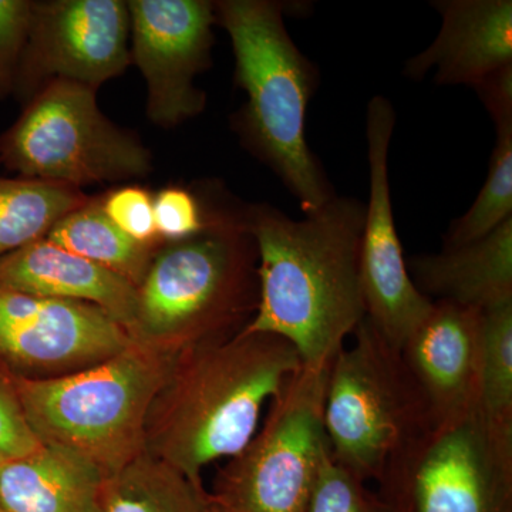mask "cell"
Here are the masks:
<instances>
[{
    "instance_id": "30bf717a",
    "label": "cell",
    "mask_w": 512,
    "mask_h": 512,
    "mask_svg": "<svg viewBox=\"0 0 512 512\" xmlns=\"http://www.w3.org/2000/svg\"><path fill=\"white\" fill-rule=\"evenodd\" d=\"M130 13L123 0L33 3L32 26L13 96L25 106L46 84L99 89L131 64Z\"/></svg>"
},
{
    "instance_id": "8fae6325",
    "label": "cell",
    "mask_w": 512,
    "mask_h": 512,
    "mask_svg": "<svg viewBox=\"0 0 512 512\" xmlns=\"http://www.w3.org/2000/svg\"><path fill=\"white\" fill-rule=\"evenodd\" d=\"M396 113L384 96L367 107L366 137L370 191L360 244V281L366 319L394 348L402 349L434 302L414 285L394 222L389 150Z\"/></svg>"
},
{
    "instance_id": "4fadbf2b",
    "label": "cell",
    "mask_w": 512,
    "mask_h": 512,
    "mask_svg": "<svg viewBox=\"0 0 512 512\" xmlns=\"http://www.w3.org/2000/svg\"><path fill=\"white\" fill-rule=\"evenodd\" d=\"M131 63L147 83V116L171 128L200 114L207 96L194 84L211 64L214 2L130 0Z\"/></svg>"
},
{
    "instance_id": "9a60e30c",
    "label": "cell",
    "mask_w": 512,
    "mask_h": 512,
    "mask_svg": "<svg viewBox=\"0 0 512 512\" xmlns=\"http://www.w3.org/2000/svg\"><path fill=\"white\" fill-rule=\"evenodd\" d=\"M439 35L404 64L420 80L434 70L439 86H477L488 74L512 64L511 0H436Z\"/></svg>"
},
{
    "instance_id": "cb8c5ba5",
    "label": "cell",
    "mask_w": 512,
    "mask_h": 512,
    "mask_svg": "<svg viewBox=\"0 0 512 512\" xmlns=\"http://www.w3.org/2000/svg\"><path fill=\"white\" fill-rule=\"evenodd\" d=\"M305 512H397L380 493L370 490L365 481L325 458Z\"/></svg>"
},
{
    "instance_id": "d6986e66",
    "label": "cell",
    "mask_w": 512,
    "mask_h": 512,
    "mask_svg": "<svg viewBox=\"0 0 512 512\" xmlns=\"http://www.w3.org/2000/svg\"><path fill=\"white\" fill-rule=\"evenodd\" d=\"M47 241L109 269L134 286L141 284L158 247L138 244L104 214L101 198H89L64 215L46 235Z\"/></svg>"
},
{
    "instance_id": "7a4b0ae2",
    "label": "cell",
    "mask_w": 512,
    "mask_h": 512,
    "mask_svg": "<svg viewBox=\"0 0 512 512\" xmlns=\"http://www.w3.org/2000/svg\"><path fill=\"white\" fill-rule=\"evenodd\" d=\"M301 367L291 343L268 333L183 350L148 412L147 453L204 488V468L247 447L265 404Z\"/></svg>"
},
{
    "instance_id": "4316f807",
    "label": "cell",
    "mask_w": 512,
    "mask_h": 512,
    "mask_svg": "<svg viewBox=\"0 0 512 512\" xmlns=\"http://www.w3.org/2000/svg\"><path fill=\"white\" fill-rule=\"evenodd\" d=\"M33 0H0V100L15 92L32 26Z\"/></svg>"
},
{
    "instance_id": "f546056e",
    "label": "cell",
    "mask_w": 512,
    "mask_h": 512,
    "mask_svg": "<svg viewBox=\"0 0 512 512\" xmlns=\"http://www.w3.org/2000/svg\"><path fill=\"white\" fill-rule=\"evenodd\" d=\"M207 512H220V511H218L217 508L212 507V505L210 504V507H208Z\"/></svg>"
},
{
    "instance_id": "277c9868",
    "label": "cell",
    "mask_w": 512,
    "mask_h": 512,
    "mask_svg": "<svg viewBox=\"0 0 512 512\" xmlns=\"http://www.w3.org/2000/svg\"><path fill=\"white\" fill-rule=\"evenodd\" d=\"M258 255L244 210H212L201 234L164 242L137 288L131 339L180 353L241 332L258 303Z\"/></svg>"
},
{
    "instance_id": "5b68a950",
    "label": "cell",
    "mask_w": 512,
    "mask_h": 512,
    "mask_svg": "<svg viewBox=\"0 0 512 512\" xmlns=\"http://www.w3.org/2000/svg\"><path fill=\"white\" fill-rule=\"evenodd\" d=\"M177 356L133 340L119 355L74 375L12 377L40 443L66 448L110 477L146 451L148 412Z\"/></svg>"
},
{
    "instance_id": "603a6c76",
    "label": "cell",
    "mask_w": 512,
    "mask_h": 512,
    "mask_svg": "<svg viewBox=\"0 0 512 512\" xmlns=\"http://www.w3.org/2000/svg\"><path fill=\"white\" fill-rule=\"evenodd\" d=\"M495 131L497 141L483 188L466 214L451 222L444 248L483 238L512 218V126Z\"/></svg>"
},
{
    "instance_id": "8992f818",
    "label": "cell",
    "mask_w": 512,
    "mask_h": 512,
    "mask_svg": "<svg viewBox=\"0 0 512 512\" xmlns=\"http://www.w3.org/2000/svg\"><path fill=\"white\" fill-rule=\"evenodd\" d=\"M353 335V345L343 346L330 366L326 439L336 464L367 484H379L392 458L433 420L400 349L366 318Z\"/></svg>"
},
{
    "instance_id": "44dd1931",
    "label": "cell",
    "mask_w": 512,
    "mask_h": 512,
    "mask_svg": "<svg viewBox=\"0 0 512 512\" xmlns=\"http://www.w3.org/2000/svg\"><path fill=\"white\" fill-rule=\"evenodd\" d=\"M87 200L69 185L0 177V258L46 238L57 221Z\"/></svg>"
},
{
    "instance_id": "484cf974",
    "label": "cell",
    "mask_w": 512,
    "mask_h": 512,
    "mask_svg": "<svg viewBox=\"0 0 512 512\" xmlns=\"http://www.w3.org/2000/svg\"><path fill=\"white\" fill-rule=\"evenodd\" d=\"M100 198L104 214L128 237L148 247L164 244L157 235L154 197L150 192L138 185H127Z\"/></svg>"
},
{
    "instance_id": "5bb4252c",
    "label": "cell",
    "mask_w": 512,
    "mask_h": 512,
    "mask_svg": "<svg viewBox=\"0 0 512 512\" xmlns=\"http://www.w3.org/2000/svg\"><path fill=\"white\" fill-rule=\"evenodd\" d=\"M484 312L434 302L400 353L419 386L433 424L478 410L483 366Z\"/></svg>"
},
{
    "instance_id": "7c38bea8",
    "label": "cell",
    "mask_w": 512,
    "mask_h": 512,
    "mask_svg": "<svg viewBox=\"0 0 512 512\" xmlns=\"http://www.w3.org/2000/svg\"><path fill=\"white\" fill-rule=\"evenodd\" d=\"M133 342L99 306L0 289V365L49 380L100 365Z\"/></svg>"
},
{
    "instance_id": "9c48e42d",
    "label": "cell",
    "mask_w": 512,
    "mask_h": 512,
    "mask_svg": "<svg viewBox=\"0 0 512 512\" xmlns=\"http://www.w3.org/2000/svg\"><path fill=\"white\" fill-rule=\"evenodd\" d=\"M379 487L397 512H512V448L494 439L476 410L410 441Z\"/></svg>"
},
{
    "instance_id": "f1b7e54d",
    "label": "cell",
    "mask_w": 512,
    "mask_h": 512,
    "mask_svg": "<svg viewBox=\"0 0 512 512\" xmlns=\"http://www.w3.org/2000/svg\"><path fill=\"white\" fill-rule=\"evenodd\" d=\"M473 89L490 113L495 128L512 126V64L488 74Z\"/></svg>"
},
{
    "instance_id": "3957f363",
    "label": "cell",
    "mask_w": 512,
    "mask_h": 512,
    "mask_svg": "<svg viewBox=\"0 0 512 512\" xmlns=\"http://www.w3.org/2000/svg\"><path fill=\"white\" fill-rule=\"evenodd\" d=\"M214 8L231 39L235 84L247 94L235 117L237 133L311 215L336 195L305 136L318 69L289 36L285 3L220 0Z\"/></svg>"
},
{
    "instance_id": "52a82bcc",
    "label": "cell",
    "mask_w": 512,
    "mask_h": 512,
    "mask_svg": "<svg viewBox=\"0 0 512 512\" xmlns=\"http://www.w3.org/2000/svg\"><path fill=\"white\" fill-rule=\"evenodd\" d=\"M0 163L18 177L77 190L144 178L153 168L143 143L101 113L96 90L63 80L46 84L0 136Z\"/></svg>"
},
{
    "instance_id": "6da1fadb",
    "label": "cell",
    "mask_w": 512,
    "mask_h": 512,
    "mask_svg": "<svg viewBox=\"0 0 512 512\" xmlns=\"http://www.w3.org/2000/svg\"><path fill=\"white\" fill-rule=\"evenodd\" d=\"M255 241L258 303L241 332L291 343L302 365L330 362L366 318L360 281L365 202L335 195L293 220L268 204L245 208Z\"/></svg>"
},
{
    "instance_id": "ba28073f",
    "label": "cell",
    "mask_w": 512,
    "mask_h": 512,
    "mask_svg": "<svg viewBox=\"0 0 512 512\" xmlns=\"http://www.w3.org/2000/svg\"><path fill=\"white\" fill-rule=\"evenodd\" d=\"M335 359V357H333ZM330 362L295 373L269 403L264 424L215 477L208 501L220 512H305L329 454Z\"/></svg>"
},
{
    "instance_id": "2e32d148",
    "label": "cell",
    "mask_w": 512,
    "mask_h": 512,
    "mask_svg": "<svg viewBox=\"0 0 512 512\" xmlns=\"http://www.w3.org/2000/svg\"><path fill=\"white\" fill-rule=\"evenodd\" d=\"M0 289L99 306L128 329L137 286L46 238L0 258Z\"/></svg>"
},
{
    "instance_id": "d4e9b609",
    "label": "cell",
    "mask_w": 512,
    "mask_h": 512,
    "mask_svg": "<svg viewBox=\"0 0 512 512\" xmlns=\"http://www.w3.org/2000/svg\"><path fill=\"white\" fill-rule=\"evenodd\" d=\"M154 222L161 242H178L201 234L210 225L212 210H205L187 188H163L153 198Z\"/></svg>"
},
{
    "instance_id": "ffe728a7",
    "label": "cell",
    "mask_w": 512,
    "mask_h": 512,
    "mask_svg": "<svg viewBox=\"0 0 512 512\" xmlns=\"http://www.w3.org/2000/svg\"><path fill=\"white\" fill-rule=\"evenodd\" d=\"M208 507L205 488L144 451L106 477L100 512H207Z\"/></svg>"
},
{
    "instance_id": "7402d4cb",
    "label": "cell",
    "mask_w": 512,
    "mask_h": 512,
    "mask_svg": "<svg viewBox=\"0 0 512 512\" xmlns=\"http://www.w3.org/2000/svg\"><path fill=\"white\" fill-rule=\"evenodd\" d=\"M478 413L494 439L512 448V302L484 312Z\"/></svg>"
},
{
    "instance_id": "e0dca14e",
    "label": "cell",
    "mask_w": 512,
    "mask_h": 512,
    "mask_svg": "<svg viewBox=\"0 0 512 512\" xmlns=\"http://www.w3.org/2000/svg\"><path fill=\"white\" fill-rule=\"evenodd\" d=\"M407 269L414 285L433 302L488 311L512 302V218L485 237L414 255Z\"/></svg>"
},
{
    "instance_id": "ac0fdd59",
    "label": "cell",
    "mask_w": 512,
    "mask_h": 512,
    "mask_svg": "<svg viewBox=\"0 0 512 512\" xmlns=\"http://www.w3.org/2000/svg\"><path fill=\"white\" fill-rule=\"evenodd\" d=\"M104 480L86 458L42 446L0 463V512H100Z\"/></svg>"
},
{
    "instance_id": "83f0119b",
    "label": "cell",
    "mask_w": 512,
    "mask_h": 512,
    "mask_svg": "<svg viewBox=\"0 0 512 512\" xmlns=\"http://www.w3.org/2000/svg\"><path fill=\"white\" fill-rule=\"evenodd\" d=\"M42 446L23 412L12 375L0 365V463L29 456Z\"/></svg>"
}]
</instances>
